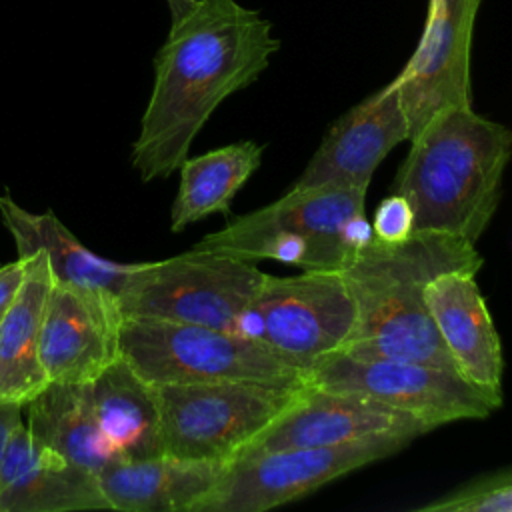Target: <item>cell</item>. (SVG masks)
Here are the masks:
<instances>
[{
    "label": "cell",
    "mask_w": 512,
    "mask_h": 512,
    "mask_svg": "<svg viewBox=\"0 0 512 512\" xmlns=\"http://www.w3.org/2000/svg\"><path fill=\"white\" fill-rule=\"evenodd\" d=\"M372 234L380 242L396 244L414 232V210L404 194L392 192L386 196L372 218Z\"/></svg>",
    "instance_id": "obj_24"
},
{
    "label": "cell",
    "mask_w": 512,
    "mask_h": 512,
    "mask_svg": "<svg viewBox=\"0 0 512 512\" xmlns=\"http://www.w3.org/2000/svg\"><path fill=\"white\" fill-rule=\"evenodd\" d=\"M26 406L30 434L68 462L100 476L120 460L96 424L88 384L50 382Z\"/></svg>",
    "instance_id": "obj_21"
},
{
    "label": "cell",
    "mask_w": 512,
    "mask_h": 512,
    "mask_svg": "<svg viewBox=\"0 0 512 512\" xmlns=\"http://www.w3.org/2000/svg\"><path fill=\"white\" fill-rule=\"evenodd\" d=\"M224 464L170 454L118 460L98 476V484L110 510L198 512L220 480Z\"/></svg>",
    "instance_id": "obj_17"
},
{
    "label": "cell",
    "mask_w": 512,
    "mask_h": 512,
    "mask_svg": "<svg viewBox=\"0 0 512 512\" xmlns=\"http://www.w3.org/2000/svg\"><path fill=\"white\" fill-rule=\"evenodd\" d=\"M414 438L374 436L340 446L242 450L224 464L222 476L198 512H266L304 498L320 486L384 460Z\"/></svg>",
    "instance_id": "obj_9"
},
{
    "label": "cell",
    "mask_w": 512,
    "mask_h": 512,
    "mask_svg": "<svg viewBox=\"0 0 512 512\" xmlns=\"http://www.w3.org/2000/svg\"><path fill=\"white\" fill-rule=\"evenodd\" d=\"M430 430L422 420L380 402L304 382L290 406L244 450L340 446L374 436L418 438Z\"/></svg>",
    "instance_id": "obj_12"
},
{
    "label": "cell",
    "mask_w": 512,
    "mask_h": 512,
    "mask_svg": "<svg viewBox=\"0 0 512 512\" xmlns=\"http://www.w3.org/2000/svg\"><path fill=\"white\" fill-rule=\"evenodd\" d=\"M22 408L16 402H8V400H0V468L10 444L12 434L16 432V428L24 422L22 420Z\"/></svg>",
    "instance_id": "obj_26"
},
{
    "label": "cell",
    "mask_w": 512,
    "mask_h": 512,
    "mask_svg": "<svg viewBox=\"0 0 512 512\" xmlns=\"http://www.w3.org/2000/svg\"><path fill=\"white\" fill-rule=\"evenodd\" d=\"M356 304L340 270L266 274L252 302L236 318V334L264 344L306 372L340 352L352 336Z\"/></svg>",
    "instance_id": "obj_6"
},
{
    "label": "cell",
    "mask_w": 512,
    "mask_h": 512,
    "mask_svg": "<svg viewBox=\"0 0 512 512\" xmlns=\"http://www.w3.org/2000/svg\"><path fill=\"white\" fill-rule=\"evenodd\" d=\"M482 262L472 242L446 232L414 230L396 244L372 238L340 268L356 304V324L342 352L458 372L434 326L424 290L442 272H478Z\"/></svg>",
    "instance_id": "obj_2"
},
{
    "label": "cell",
    "mask_w": 512,
    "mask_h": 512,
    "mask_svg": "<svg viewBox=\"0 0 512 512\" xmlns=\"http://www.w3.org/2000/svg\"><path fill=\"white\" fill-rule=\"evenodd\" d=\"M52 284L46 256H28L22 288L0 320V400L26 406L50 384L40 358V338Z\"/></svg>",
    "instance_id": "obj_20"
},
{
    "label": "cell",
    "mask_w": 512,
    "mask_h": 512,
    "mask_svg": "<svg viewBox=\"0 0 512 512\" xmlns=\"http://www.w3.org/2000/svg\"><path fill=\"white\" fill-rule=\"evenodd\" d=\"M424 298L458 374L502 402V344L476 272H442L428 282Z\"/></svg>",
    "instance_id": "obj_15"
},
{
    "label": "cell",
    "mask_w": 512,
    "mask_h": 512,
    "mask_svg": "<svg viewBox=\"0 0 512 512\" xmlns=\"http://www.w3.org/2000/svg\"><path fill=\"white\" fill-rule=\"evenodd\" d=\"M28 268V256H16V260L0 266V320L16 300Z\"/></svg>",
    "instance_id": "obj_25"
},
{
    "label": "cell",
    "mask_w": 512,
    "mask_h": 512,
    "mask_svg": "<svg viewBox=\"0 0 512 512\" xmlns=\"http://www.w3.org/2000/svg\"><path fill=\"white\" fill-rule=\"evenodd\" d=\"M366 190L294 188L254 212L232 218L192 248L248 262L278 260L302 270H340L374 234Z\"/></svg>",
    "instance_id": "obj_4"
},
{
    "label": "cell",
    "mask_w": 512,
    "mask_h": 512,
    "mask_svg": "<svg viewBox=\"0 0 512 512\" xmlns=\"http://www.w3.org/2000/svg\"><path fill=\"white\" fill-rule=\"evenodd\" d=\"M110 510L98 476L38 442L22 422L0 468V512Z\"/></svg>",
    "instance_id": "obj_16"
},
{
    "label": "cell",
    "mask_w": 512,
    "mask_h": 512,
    "mask_svg": "<svg viewBox=\"0 0 512 512\" xmlns=\"http://www.w3.org/2000/svg\"><path fill=\"white\" fill-rule=\"evenodd\" d=\"M266 272L256 262L196 250L136 262L118 296L124 320L152 318L234 330Z\"/></svg>",
    "instance_id": "obj_7"
},
{
    "label": "cell",
    "mask_w": 512,
    "mask_h": 512,
    "mask_svg": "<svg viewBox=\"0 0 512 512\" xmlns=\"http://www.w3.org/2000/svg\"><path fill=\"white\" fill-rule=\"evenodd\" d=\"M88 398L100 432L120 460L162 454L158 386L122 354L88 382Z\"/></svg>",
    "instance_id": "obj_19"
},
{
    "label": "cell",
    "mask_w": 512,
    "mask_h": 512,
    "mask_svg": "<svg viewBox=\"0 0 512 512\" xmlns=\"http://www.w3.org/2000/svg\"><path fill=\"white\" fill-rule=\"evenodd\" d=\"M280 50L272 22L238 0H190L172 14L130 162L144 182L172 176L216 108Z\"/></svg>",
    "instance_id": "obj_1"
},
{
    "label": "cell",
    "mask_w": 512,
    "mask_h": 512,
    "mask_svg": "<svg viewBox=\"0 0 512 512\" xmlns=\"http://www.w3.org/2000/svg\"><path fill=\"white\" fill-rule=\"evenodd\" d=\"M0 218L18 256L42 252L56 282L118 298L136 264H120L88 250L52 212H30L8 192L0 194Z\"/></svg>",
    "instance_id": "obj_18"
},
{
    "label": "cell",
    "mask_w": 512,
    "mask_h": 512,
    "mask_svg": "<svg viewBox=\"0 0 512 512\" xmlns=\"http://www.w3.org/2000/svg\"><path fill=\"white\" fill-rule=\"evenodd\" d=\"M482 0H428L420 42L394 78L410 138L436 114L472 106L470 56Z\"/></svg>",
    "instance_id": "obj_11"
},
{
    "label": "cell",
    "mask_w": 512,
    "mask_h": 512,
    "mask_svg": "<svg viewBox=\"0 0 512 512\" xmlns=\"http://www.w3.org/2000/svg\"><path fill=\"white\" fill-rule=\"evenodd\" d=\"M262 154V144L240 140L188 156L178 168L180 184L170 208V230L182 232L212 214H228L238 190L258 170Z\"/></svg>",
    "instance_id": "obj_22"
},
{
    "label": "cell",
    "mask_w": 512,
    "mask_h": 512,
    "mask_svg": "<svg viewBox=\"0 0 512 512\" xmlns=\"http://www.w3.org/2000/svg\"><path fill=\"white\" fill-rule=\"evenodd\" d=\"M300 386L250 380L158 386L162 454L228 462L290 406Z\"/></svg>",
    "instance_id": "obj_8"
},
{
    "label": "cell",
    "mask_w": 512,
    "mask_h": 512,
    "mask_svg": "<svg viewBox=\"0 0 512 512\" xmlns=\"http://www.w3.org/2000/svg\"><path fill=\"white\" fill-rule=\"evenodd\" d=\"M122 320L118 298L54 280L40 338L48 382H92L120 356Z\"/></svg>",
    "instance_id": "obj_14"
},
{
    "label": "cell",
    "mask_w": 512,
    "mask_h": 512,
    "mask_svg": "<svg viewBox=\"0 0 512 512\" xmlns=\"http://www.w3.org/2000/svg\"><path fill=\"white\" fill-rule=\"evenodd\" d=\"M394 192L414 210V230H436L472 244L488 228L504 170L512 158V128L474 108L436 114L410 140Z\"/></svg>",
    "instance_id": "obj_3"
},
{
    "label": "cell",
    "mask_w": 512,
    "mask_h": 512,
    "mask_svg": "<svg viewBox=\"0 0 512 512\" xmlns=\"http://www.w3.org/2000/svg\"><path fill=\"white\" fill-rule=\"evenodd\" d=\"M168 2V8H170V14H176V12H180L190 0H166Z\"/></svg>",
    "instance_id": "obj_27"
},
{
    "label": "cell",
    "mask_w": 512,
    "mask_h": 512,
    "mask_svg": "<svg viewBox=\"0 0 512 512\" xmlns=\"http://www.w3.org/2000/svg\"><path fill=\"white\" fill-rule=\"evenodd\" d=\"M420 512H512V470L466 484L418 506Z\"/></svg>",
    "instance_id": "obj_23"
},
{
    "label": "cell",
    "mask_w": 512,
    "mask_h": 512,
    "mask_svg": "<svg viewBox=\"0 0 512 512\" xmlns=\"http://www.w3.org/2000/svg\"><path fill=\"white\" fill-rule=\"evenodd\" d=\"M120 354L154 386L220 380L282 386L306 382L302 370L264 344L200 324L152 318L122 320Z\"/></svg>",
    "instance_id": "obj_5"
},
{
    "label": "cell",
    "mask_w": 512,
    "mask_h": 512,
    "mask_svg": "<svg viewBox=\"0 0 512 512\" xmlns=\"http://www.w3.org/2000/svg\"><path fill=\"white\" fill-rule=\"evenodd\" d=\"M306 382L380 402L422 420L432 430L458 420L488 418L502 406L458 372L422 362L366 360L342 350L316 362L306 372Z\"/></svg>",
    "instance_id": "obj_10"
},
{
    "label": "cell",
    "mask_w": 512,
    "mask_h": 512,
    "mask_svg": "<svg viewBox=\"0 0 512 512\" xmlns=\"http://www.w3.org/2000/svg\"><path fill=\"white\" fill-rule=\"evenodd\" d=\"M406 140H410V126L398 86L392 80L328 128L294 188H356L368 192L374 170L390 150Z\"/></svg>",
    "instance_id": "obj_13"
}]
</instances>
